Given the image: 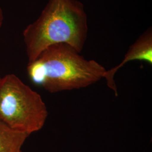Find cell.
<instances>
[{
	"label": "cell",
	"mask_w": 152,
	"mask_h": 152,
	"mask_svg": "<svg viewBox=\"0 0 152 152\" xmlns=\"http://www.w3.org/2000/svg\"><path fill=\"white\" fill-rule=\"evenodd\" d=\"M88 33L87 14L78 0H49L38 19L23 32L28 63L49 46L68 45L80 53Z\"/></svg>",
	"instance_id": "cell-1"
},
{
	"label": "cell",
	"mask_w": 152,
	"mask_h": 152,
	"mask_svg": "<svg viewBox=\"0 0 152 152\" xmlns=\"http://www.w3.org/2000/svg\"><path fill=\"white\" fill-rule=\"evenodd\" d=\"M106 71L96 61L87 60L63 44L49 46L27 66L33 83L50 93L88 87L104 78Z\"/></svg>",
	"instance_id": "cell-2"
},
{
	"label": "cell",
	"mask_w": 152,
	"mask_h": 152,
	"mask_svg": "<svg viewBox=\"0 0 152 152\" xmlns=\"http://www.w3.org/2000/svg\"><path fill=\"white\" fill-rule=\"evenodd\" d=\"M48 111L38 92L16 75L0 79V121L14 130L30 135L40 130Z\"/></svg>",
	"instance_id": "cell-3"
},
{
	"label": "cell",
	"mask_w": 152,
	"mask_h": 152,
	"mask_svg": "<svg viewBox=\"0 0 152 152\" xmlns=\"http://www.w3.org/2000/svg\"><path fill=\"white\" fill-rule=\"evenodd\" d=\"M135 60L145 61L152 65V28H149L137 39L134 44L131 45L123 60L118 65L106 71L104 78L106 80L107 86L113 91L116 96L118 95V92L114 80L115 74L126 63Z\"/></svg>",
	"instance_id": "cell-4"
},
{
	"label": "cell",
	"mask_w": 152,
	"mask_h": 152,
	"mask_svg": "<svg viewBox=\"0 0 152 152\" xmlns=\"http://www.w3.org/2000/svg\"><path fill=\"white\" fill-rule=\"evenodd\" d=\"M29 136L12 129L0 121V152H22V146Z\"/></svg>",
	"instance_id": "cell-5"
},
{
	"label": "cell",
	"mask_w": 152,
	"mask_h": 152,
	"mask_svg": "<svg viewBox=\"0 0 152 152\" xmlns=\"http://www.w3.org/2000/svg\"><path fill=\"white\" fill-rule=\"evenodd\" d=\"M3 20H4V15H3V12L2 9L0 8V29L2 27V23H3Z\"/></svg>",
	"instance_id": "cell-6"
},
{
	"label": "cell",
	"mask_w": 152,
	"mask_h": 152,
	"mask_svg": "<svg viewBox=\"0 0 152 152\" xmlns=\"http://www.w3.org/2000/svg\"><path fill=\"white\" fill-rule=\"evenodd\" d=\"M1 76H0V79H1Z\"/></svg>",
	"instance_id": "cell-7"
}]
</instances>
